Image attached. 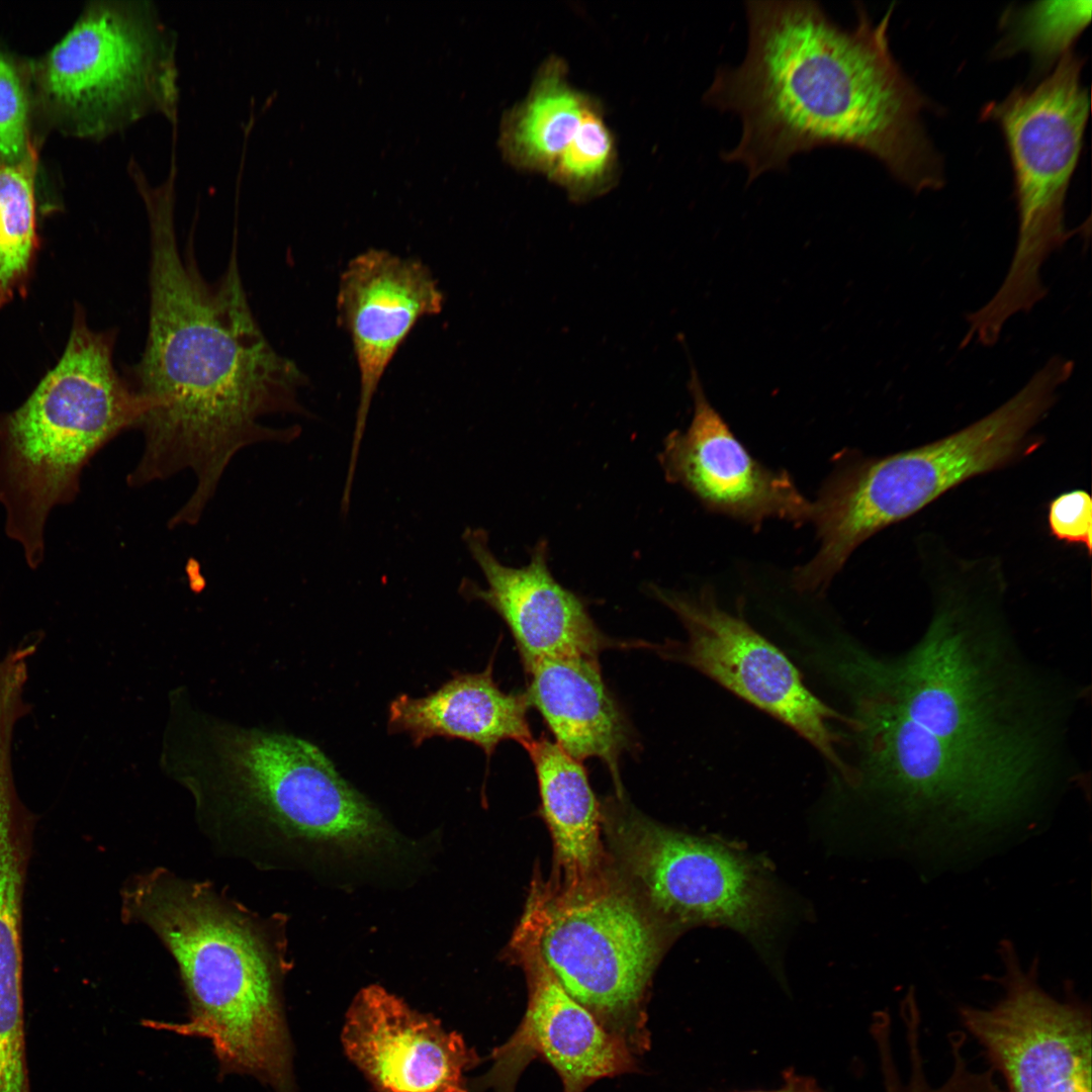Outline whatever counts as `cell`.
<instances>
[{"instance_id": "obj_1", "label": "cell", "mask_w": 1092, "mask_h": 1092, "mask_svg": "<svg viewBox=\"0 0 1092 1092\" xmlns=\"http://www.w3.org/2000/svg\"><path fill=\"white\" fill-rule=\"evenodd\" d=\"M176 182L133 184L150 234L148 334L124 378L138 395L144 438L128 484L144 485L184 470L195 487L174 515L194 524L235 455L263 441L290 442L300 427L266 426L276 414L307 415L298 400L306 377L268 341L240 274L237 236L226 269L214 281L201 273L191 241L181 250L175 225Z\"/></svg>"}, {"instance_id": "obj_2", "label": "cell", "mask_w": 1092, "mask_h": 1092, "mask_svg": "<svg viewBox=\"0 0 1092 1092\" xmlns=\"http://www.w3.org/2000/svg\"><path fill=\"white\" fill-rule=\"evenodd\" d=\"M744 11L745 56L717 69L704 102L739 117L740 139L720 157L746 169V185L822 147L862 151L916 192L943 185L922 120L930 102L890 49L893 7L873 22L857 6L851 28L816 1L750 0Z\"/></svg>"}, {"instance_id": "obj_3", "label": "cell", "mask_w": 1092, "mask_h": 1092, "mask_svg": "<svg viewBox=\"0 0 1092 1092\" xmlns=\"http://www.w3.org/2000/svg\"><path fill=\"white\" fill-rule=\"evenodd\" d=\"M159 761L201 814L265 830L324 868L405 866L419 851L316 745L194 700L168 717Z\"/></svg>"}, {"instance_id": "obj_4", "label": "cell", "mask_w": 1092, "mask_h": 1092, "mask_svg": "<svg viewBox=\"0 0 1092 1092\" xmlns=\"http://www.w3.org/2000/svg\"><path fill=\"white\" fill-rule=\"evenodd\" d=\"M123 914L153 930L179 968L189 1021L164 1026L207 1038L225 1072L293 1092L283 964L262 924L210 886L162 869L127 884Z\"/></svg>"}, {"instance_id": "obj_5", "label": "cell", "mask_w": 1092, "mask_h": 1092, "mask_svg": "<svg viewBox=\"0 0 1092 1092\" xmlns=\"http://www.w3.org/2000/svg\"><path fill=\"white\" fill-rule=\"evenodd\" d=\"M1072 364L1052 356L996 410L931 443L880 458L842 456L812 503L817 554L794 574L800 592L823 590L871 536L959 484L1034 451L1033 428L1058 399Z\"/></svg>"}, {"instance_id": "obj_6", "label": "cell", "mask_w": 1092, "mask_h": 1092, "mask_svg": "<svg viewBox=\"0 0 1092 1092\" xmlns=\"http://www.w3.org/2000/svg\"><path fill=\"white\" fill-rule=\"evenodd\" d=\"M116 334L92 330L76 307L59 362L20 406L0 414L5 532L32 569L43 560L52 510L74 502L91 458L141 417L138 395L114 367Z\"/></svg>"}, {"instance_id": "obj_7", "label": "cell", "mask_w": 1092, "mask_h": 1092, "mask_svg": "<svg viewBox=\"0 0 1092 1092\" xmlns=\"http://www.w3.org/2000/svg\"><path fill=\"white\" fill-rule=\"evenodd\" d=\"M831 668L850 695L861 754L858 783L886 796L908 820L989 823L1021 814L1031 766L988 737L927 710L902 708L846 646Z\"/></svg>"}, {"instance_id": "obj_8", "label": "cell", "mask_w": 1092, "mask_h": 1092, "mask_svg": "<svg viewBox=\"0 0 1092 1092\" xmlns=\"http://www.w3.org/2000/svg\"><path fill=\"white\" fill-rule=\"evenodd\" d=\"M1083 59L1064 54L1054 71L1033 87L1013 89L987 104L982 117L1005 138L1015 182L1018 235L1008 272L979 308L981 322L1001 331L1017 313L1029 312L1048 289L1041 267L1069 240L1065 199L1075 172L1089 116L1090 97L1081 83Z\"/></svg>"}, {"instance_id": "obj_9", "label": "cell", "mask_w": 1092, "mask_h": 1092, "mask_svg": "<svg viewBox=\"0 0 1092 1092\" xmlns=\"http://www.w3.org/2000/svg\"><path fill=\"white\" fill-rule=\"evenodd\" d=\"M177 48L154 1L92 3L42 60L41 95L76 131L96 139L153 114L178 126Z\"/></svg>"}, {"instance_id": "obj_10", "label": "cell", "mask_w": 1092, "mask_h": 1092, "mask_svg": "<svg viewBox=\"0 0 1092 1092\" xmlns=\"http://www.w3.org/2000/svg\"><path fill=\"white\" fill-rule=\"evenodd\" d=\"M564 990L635 1056L649 1049L642 1008L657 956L654 931L627 895L588 879L531 899L523 918Z\"/></svg>"}, {"instance_id": "obj_11", "label": "cell", "mask_w": 1092, "mask_h": 1092, "mask_svg": "<svg viewBox=\"0 0 1092 1092\" xmlns=\"http://www.w3.org/2000/svg\"><path fill=\"white\" fill-rule=\"evenodd\" d=\"M1000 954L1005 971L994 981L1003 994L987 1008L961 1005L965 1032L1006 1092H1092L1090 1004L1069 985L1062 1000L1048 993L1037 963L1024 969L1011 943L1003 942Z\"/></svg>"}, {"instance_id": "obj_12", "label": "cell", "mask_w": 1092, "mask_h": 1092, "mask_svg": "<svg viewBox=\"0 0 1092 1092\" xmlns=\"http://www.w3.org/2000/svg\"><path fill=\"white\" fill-rule=\"evenodd\" d=\"M652 592L679 618L687 639L671 642L664 654L687 663L786 723L813 744L849 783L854 768L837 753L840 741L831 727L845 720L813 695L789 658L742 617L716 602L711 590L690 596L653 586Z\"/></svg>"}, {"instance_id": "obj_13", "label": "cell", "mask_w": 1092, "mask_h": 1092, "mask_svg": "<svg viewBox=\"0 0 1092 1092\" xmlns=\"http://www.w3.org/2000/svg\"><path fill=\"white\" fill-rule=\"evenodd\" d=\"M620 833L631 873L660 911L750 935L770 926L777 900L768 883L743 856L638 817L625 823Z\"/></svg>"}, {"instance_id": "obj_14", "label": "cell", "mask_w": 1092, "mask_h": 1092, "mask_svg": "<svg viewBox=\"0 0 1092 1092\" xmlns=\"http://www.w3.org/2000/svg\"><path fill=\"white\" fill-rule=\"evenodd\" d=\"M524 965L529 1001L513 1035L491 1054L493 1065L470 1091L513 1092L528 1063L541 1058L558 1074L563 1092H584L596 1081L633 1072L635 1055L575 1001L544 963L525 920L514 938Z\"/></svg>"}, {"instance_id": "obj_15", "label": "cell", "mask_w": 1092, "mask_h": 1092, "mask_svg": "<svg viewBox=\"0 0 1092 1092\" xmlns=\"http://www.w3.org/2000/svg\"><path fill=\"white\" fill-rule=\"evenodd\" d=\"M443 306L444 294L420 260L370 249L351 259L342 272L338 322L351 339L360 379L344 498L351 497L371 402L387 366L415 325L440 313Z\"/></svg>"}, {"instance_id": "obj_16", "label": "cell", "mask_w": 1092, "mask_h": 1092, "mask_svg": "<svg viewBox=\"0 0 1092 1092\" xmlns=\"http://www.w3.org/2000/svg\"><path fill=\"white\" fill-rule=\"evenodd\" d=\"M689 389L694 414L686 432L664 441L660 463L667 479L679 483L710 512L759 526L767 519L796 524L811 520L812 502L786 470L764 466L708 400L692 368Z\"/></svg>"}, {"instance_id": "obj_17", "label": "cell", "mask_w": 1092, "mask_h": 1092, "mask_svg": "<svg viewBox=\"0 0 1092 1092\" xmlns=\"http://www.w3.org/2000/svg\"><path fill=\"white\" fill-rule=\"evenodd\" d=\"M341 1040L374 1092H471L465 1073L479 1062L475 1051L381 986L355 996Z\"/></svg>"}, {"instance_id": "obj_18", "label": "cell", "mask_w": 1092, "mask_h": 1092, "mask_svg": "<svg viewBox=\"0 0 1092 1092\" xmlns=\"http://www.w3.org/2000/svg\"><path fill=\"white\" fill-rule=\"evenodd\" d=\"M462 539L479 566L485 588L464 578L460 592L483 602L509 627L524 665L547 657L598 659L608 640L582 601L562 586L548 567V546L538 542L529 563L511 567L500 563L480 528H467Z\"/></svg>"}, {"instance_id": "obj_19", "label": "cell", "mask_w": 1092, "mask_h": 1092, "mask_svg": "<svg viewBox=\"0 0 1092 1092\" xmlns=\"http://www.w3.org/2000/svg\"><path fill=\"white\" fill-rule=\"evenodd\" d=\"M525 694L556 743L582 761L598 757L619 785V760L630 744L623 714L609 693L599 661L588 657H547L525 665Z\"/></svg>"}, {"instance_id": "obj_20", "label": "cell", "mask_w": 1092, "mask_h": 1092, "mask_svg": "<svg viewBox=\"0 0 1092 1092\" xmlns=\"http://www.w3.org/2000/svg\"><path fill=\"white\" fill-rule=\"evenodd\" d=\"M528 707L525 695L498 688L490 661L481 672H455L425 697L395 698L388 709V730L406 733L415 745L434 736L463 739L489 756L504 740H515L523 747L533 740Z\"/></svg>"}, {"instance_id": "obj_21", "label": "cell", "mask_w": 1092, "mask_h": 1092, "mask_svg": "<svg viewBox=\"0 0 1092 1092\" xmlns=\"http://www.w3.org/2000/svg\"><path fill=\"white\" fill-rule=\"evenodd\" d=\"M524 748L535 768L542 813L567 884L585 880L600 855V812L585 768L544 737Z\"/></svg>"}, {"instance_id": "obj_22", "label": "cell", "mask_w": 1092, "mask_h": 1092, "mask_svg": "<svg viewBox=\"0 0 1092 1092\" xmlns=\"http://www.w3.org/2000/svg\"><path fill=\"white\" fill-rule=\"evenodd\" d=\"M590 100L570 84L563 60L548 58L527 96L503 116L498 145L504 159L518 170L547 175Z\"/></svg>"}, {"instance_id": "obj_23", "label": "cell", "mask_w": 1092, "mask_h": 1092, "mask_svg": "<svg viewBox=\"0 0 1092 1092\" xmlns=\"http://www.w3.org/2000/svg\"><path fill=\"white\" fill-rule=\"evenodd\" d=\"M36 817L0 782V997L23 996V902Z\"/></svg>"}, {"instance_id": "obj_24", "label": "cell", "mask_w": 1092, "mask_h": 1092, "mask_svg": "<svg viewBox=\"0 0 1092 1092\" xmlns=\"http://www.w3.org/2000/svg\"><path fill=\"white\" fill-rule=\"evenodd\" d=\"M35 164V152L16 163L0 157V307L24 295L38 250Z\"/></svg>"}, {"instance_id": "obj_25", "label": "cell", "mask_w": 1092, "mask_h": 1092, "mask_svg": "<svg viewBox=\"0 0 1092 1092\" xmlns=\"http://www.w3.org/2000/svg\"><path fill=\"white\" fill-rule=\"evenodd\" d=\"M618 164L615 138L599 104L592 98L578 128L546 176L571 201L583 203L615 186Z\"/></svg>"}, {"instance_id": "obj_26", "label": "cell", "mask_w": 1092, "mask_h": 1092, "mask_svg": "<svg viewBox=\"0 0 1092 1092\" xmlns=\"http://www.w3.org/2000/svg\"><path fill=\"white\" fill-rule=\"evenodd\" d=\"M1090 15V1L1033 3L1008 17V31L999 51L1003 55L1025 50L1037 64L1049 65L1070 51Z\"/></svg>"}, {"instance_id": "obj_27", "label": "cell", "mask_w": 1092, "mask_h": 1092, "mask_svg": "<svg viewBox=\"0 0 1092 1092\" xmlns=\"http://www.w3.org/2000/svg\"><path fill=\"white\" fill-rule=\"evenodd\" d=\"M28 98L14 64L0 54V157L20 162L34 153L28 136Z\"/></svg>"}, {"instance_id": "obj_28", "label": "cell", "mask_w": 1092, "mask_h": 1092, "mask_svg": "<svg viewBox=\"0 0 1092 1092\" xmlns=\"http://www.w3.org/2000/svg\"><path fill=\"white\" fill-rule=\"evenodd\" d=\"M1051 534L1059 541L1092 549V500L1083 489L1063 492L1051 500L1048 510Z\"/></svg>"}, {"instance_id": "obj_29", "label": "cell", "mask_w": 1092, "mask_h": 1092, "mask_svg": "<svg viewBox=\"0 0 1092 1092\" xmlns=\"http://www.w3.org/2000/svg\"><path fill=\"white\" fill-rule=\"evenodd\" d=\"M783 1083L775 1090H750L737 1092H824L817 1081L810 1076L798 1074L794 1069L783 1073Z\"/></svg>"}, {"instance_id": "obj_30", "label": "cell", "mask_w": 1092, "mask_h": 1092, "mask_svg": "<svg viewBox=\"0 0 1092 1092\" xmlns=\"http://www.w3.org/2000/svg\"><path fill=\"white\" fill-rule=\"evenodd\" d=\"M888 1092H941L935 1089H931L924 1086L910 1085L904 1087L893 1088Z\"/></svg>"}]
</instances>
